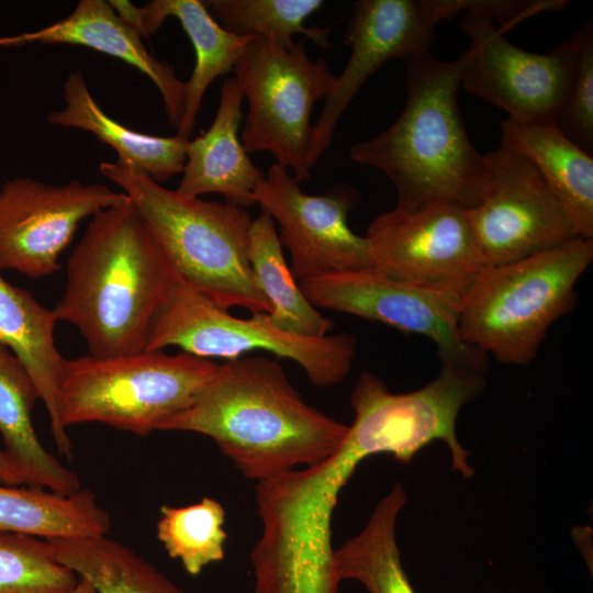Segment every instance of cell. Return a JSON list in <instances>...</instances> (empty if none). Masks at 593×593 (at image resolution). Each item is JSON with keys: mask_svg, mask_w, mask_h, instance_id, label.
Masks as SVG:
<instances>
[{"mask_svg": "<svg viewBox=\"0 0 593 593\" xmlns=\"http://www.w3.org/2000/svg\"><path fill=\"white\" fill-rule=\"evenodd\" d=\"M348 427L309 405L276 359L240 357L220 365L192 404L157 430L210 437L258 482L326 459Z\"/></svg>", "mask_w": 593, "mask_h": 593, "instance_id": "1", "label": "cell"}, {"mask_svg": "<svg viewBox=\"0 0 593 593\" xmlns=\"http://www.w3.org/2000/svg\"><path fill=\"white\" fill-rule=\"evenodd\" d=\"M468 57L465 52L443 61L427 52L405 58L406 102L401 114L381 134L349 149L354 161L390 179L398 209L446 203L470 210L488 192L485 156L470 142L458 107Z\"/></svg>", "mask_w": 593, "mask_h": 593, "instance_id": "2", "label": "cell"}, {"mask_svg": "<svg viewBox=\"0 0 593 593\" xmlns=\"http://www.w3.org/2000/svg\"><path fill=\"white\" fill-rule=\"evenodd\" d=\"M178 273L127 200L89 221L66 267L54 312L86 340L88 355L145 351L153 320Z\"/></svg>", "mask_w": 593, "mask_h": 593, "instance_id": "3", "label": "cell"}, {"mask_svg": "<svg viewBox=\"0 0 593 593\" xmlns=\"http://www.w3.org/2000/svg\"><path fill=\"white\" fill-rule=\"evenodd\" d=\"M99 168L133 202L183 281L224 310L271 313L249 264L245 208L181 195L116 161Z\"/></svg>", "mask_w": 593, "mask_h": 593, "instance_id": "4", "label": "cell"}, {"mask_svg": "<svg viewBox=\"0 0 593 593\" xmlns=\"http://www.w3.org/2000/svg\"><path fill=\"white\" fill-rule=\"evenodd\" d=\"M593 259V240L575 237L529 257L485 266L461 295L458 333L506 365L527 366L549 327L575 303V284Z\"/></svg>", "mask_w": 593, "mask_h": 593, "instance_id": "5", "label": "cell"}, {"mask_svg": "<svg viewBox=\"0 0 593 593\" xmlns=\"http://www.w3.org/2000/svg\"><path fill=\"white\" fill-rule=\"evenodd\" d=\"M219 363L181 353L142 351L66 359L60 383L63 425L101 423L138 436L189 407Z\"/></svg>", "mask_w": 593, "mask_h": 593, "instance_id": "6", "label": "cell"}, {"mask_svg": "<svg viewBox=\"0 0 593 593\" xmlns=\"http://www.w3.org/2000/svg\"><path fill=\"white\" fill-rule=\"evenodd\" d=\"M169 346L205 359L227 360L266 350L296 362L317 388L340 383L356 355V339L348 333L298 336L279 331L266 313L248 318L233 316L179 275L153 320L145 351Z\"/></svg>", "mask_w": 593, "mask_h": 593, "instance_id": "7", "label": "cell"}, {"mask_svg": "<svg viewBox=\"0 0 593 593\" xmlns=\"http://www.w3.org/2000/svg\"><path fill=\"white\" fill-rule=\"evenodd\" d=\"M304 44L301 40L286 49L251 37L234 67V77L248 101L240 135L244 149L247 154L270 152L298 182L310 178L312 109L336 81L324 59L309 58Z\"/></svg>", "mask_w": 593, "mask_h": 593, "instance_id": "8", "label": "cell"}, {"mask_svg": "<svg viewBox=\"0 0 593 593\" xmlns=\"http://www.w3.org/2000/svg\"><path fill=\"white\" fill-rule=\"evenodd\" d=\"M478 10L465 12L462 31L471 44L461 86L504 110L519 123H553L563 109L575 68L571 40L547 54L513 45L495 20Z\"/></svg>", "mask_w": 593, "mask_h": 593, "instance_id": "9", "label": "cell"}, {"mask_svg": "<svg viewBox=\"0 0 593 593\" xmlns=\"http://www.w3.org/2000/svg\"><path fill=\"white\" fill-rule=\"evenodd\" d=\"M475 0H359L348 21L349 59L313 125L307 165L331 146L335 127L365 82L391 59L430 52L436 25L472 10Z\"/></svg>", "mask_w": 593, "mask_h": 593, "instance_id": "10", "label": "cell"}, {"mask_svg": "<svg viewBox=\"0 0 593 593\" xmlns=\"http://www.w3.org/2000/svg\"><path fill=\"white\" fill-rule=\"evenodd\" d=\"M372 269L388 277L462 295L486 266L467 210L446 203L394 208L367 228Z\"/></svg>", "mask_w": 593, "mask_h": 593, "instance_id": "11", "label": "cell"}, {"mask_svg": "<svg viewBox=\"0 0 593 593\" xmlns=\"http://www.w3.org/2000/svg\"><path fill=\"white\" fill-rule=\"evenodd\" d=\"M127 195L104 183L52 184L15 177L0 187V270L43 278L61 268L60 254L79 224Z\"/></svg>", "mask_w": 593, "mask_h": 593, "instance_id": "12", "label": "cell"}, {"mask_svg": "<svg viewBox=\"0 0 593 593\" xmlns=\"http://www.w3.org/2000/svg\"><path fill=\"white\" fill-rule=\"evenodd\" d=\"M484 156L490 186L467 216L486 266L519 260L579 237L526 158L502 145Z\"/></svg>", "mask_w": 593, "mask_h": 593, "instance_id": "13", "label": "cell"}, {"mask_svg": "<svg viewBox=\"0 0 593 593\" xmlns=\"http://www.w3.org/2000/svg\"><path fill=\"white\" fill-rule=\"evenodd\" d=\"M315 307L334 310L434 342L440 360L486 357L458 333L461 295L421 287L373 269L333 272L299 282Z\"/></svg>", "mask_w": 593, "mask_h": 593, "instance_id": "14", "label": "cell"}, {"mask_svg": "<svg viewBox=\"0 0 593 593\" xmlns=\"http://www.w3.org/2000/svg\"><path fill=\"white\" fill-rule=\"evenodd\" d=\"M254 199L278 223V236L289 249L290 269L298 282L372 269L366 237L354 233L347 222L355 200L351 190L306 194L293 175L276 163L257 184Z\"/></svg>", "mask_w": 593, "mask_h": 593, "instance_id": "15", "label": "cell"}, {"mask_svg": "<svg viewBox=\"0 0 593 593\" xmlns=\"http://www.w3.org/2000/svg\"><path fill=\"white\" fill-rule=\"evenodd\" d=\"M142 36L126 24L105 0H80L72 12L36 31L0 35V47L30 44H70L92 48L135 67L158 89L169 123L179 127L186 108L187 85L175 68L154 57Z\"/></svg>", "mask_w": 593, "mask_h": 593, "instance_id": "16", "label": "cell"}, {"mask_svg": "<svg viewBox=\"0 0 593 593\" xmlns=\"http://www.w3.org/2000/svg\"><path fill=\"white\" fill-rule=\"evenodd\" d=\"M109 3L142 37L156 33L165 20L172 16L190 38L195 64L186 81V108L177 128L178 135L189 138L208 87L216 77L234 71L251 37L237 36L223 29L200 0H153L144 7L122 0H110Z\"/></svg>", "mask_w": 593, "mask_h": 593, "instance_id": "17", "label": "cell"}, {"mask_svg": "<svg viewBox=\"0 0 593 593\" xmlns=\"http://www.w3.org/2000/svg\"><path fill=\"white\" fill-rule=\"evenodd\" d=\"M244 96L234 76L221 89L220 103L211 126L187 146L182 178L176 191L199 198L220 193L232 205L256 204L254 192L265 174L250 160L237 132Z\"/></svg>", "mask_w": 593, "mask_h": 593, "instance_id": "18", "label": "cell"}, {"mask_svg": "<svg viewBox=\"0 0 593 593\" xmlns=\"http://www.w3.org/2000/svg\"><path fill=\"white\" fill-rule=\"evenodd\" d=\"M58 322L54 310L43 306L25 289L7 281L0 272V343L24 365L44 403L57 449L72 457V444L59 412L65 358L55 344Z\"/></svg>", "mask_w": 593, "mask_h": 593, "instance_id": "19", "label": "cell"}, {"mask_svg": "<svg viewBox=\"0 0 593 593\" xmlns=\"http://www.w3.org/2000/svg\"><path fill=\"white\" fill-rule=\"evenodd\" d=\"M501 145L526 158L559 201L579 237H593V157L553 123H500Z\"/></svg>", "mask_w": 593, "mask_h": 593, "instance_id": "20", "label": "cell"}, {"mask_svg": "<svg viewBox=\"0 0 593 593\" xmlns=\"http://www.w3.org/2000/svg\"><path fill=\"white\" fill-rule=\"evenodd\" d=\"M63 99L64 107L47 115L49 124L93 134L114 149L118 164L142 171L158 183L182 172L189 138L148 135L119 123L98 104L79 70L64 82Z\"/></svg>", "mask_w": 593, "mask_h": 593, "instance_id": "21", "label": "cell"}, {"mask_svg": "<svg viewBox=\"0 0 593 593\" xmlns=\"http://www.w3.org/2000/svg\"><path fill=\"white\" fill-rule=\"evenodd\" d=\"M40 399L24 365L0 343V435L3 450L21 472L24 484L70 495L78 492V475L48 452L32 419Z\"/></svg>", "mask_w": 593, "mask_h": 593, "instance_id": "22", "label": "cell"}, {"mask_svg": "<svg viewBox=\"0 0 593 593\" xmlns=\"http://www.w3.org/2000/svg\"><path fill=\"white\" fill-rule=\"evenodd\" d=\"M109 513L88 489L64 495L38 488L0 485V532L44 539L107 535Z\"/></svg>", "mask_w": 593, "mask_h": 593, "instance_id": "23", "label": "cell"}, {"mask_svg": "<svg viewBox=\"0 0 593 593\" xmlns=\"http://www.w3.org/2000/svg\"><path fill=\"white\" fill-rule=\"evenodd\" d=\"M275 221L266 212L251 220L248 259L255 280L271 305L267 314L279 331L298 336L322 337L333 328L307 300L288 266Z\"/></svg>", "mask_w": 593, "mask_h": 593, "instance_id": "24", "label": "cell"}, {"mask_svg": "<svg viewBox=\"0 0 593 593\" xmlns=\"http://www.w3.org/2000/svg\"><path fill=\"white\" fill-rule=\"evenodd\" d=\"M406 499L396 482L378 502L362 530L335 548L340 580H356L368 593H415L402 566L395 535L398 515Z\"/></svg>", "mask_w": 593, "mask_h": 593, "instance_id": "25", "label": "cell"}, {"mask_svg": "<svg viewBox=\"0 0 593 593\" xmlns=\"http://www.w3.org/2000/svg\"><path fill=\"white\" fill-rule=\"evenodd\" d=\"M46 540L56 560L88 580L96 593H184L154 564L107 535Z\"/></svg>", "mask_w": 593, "mask_h": 593, "instance_id": "26", "label": "cell"}, {"mask_svg": "<svg viewBox=\"0 0 593 593\" xmlns=\"http://www.w3.org/2000/svg\"><path fill=\"white\" fill-rule=\"evenodd\" d=\"M205 4L221 26L237 36L260 37L291 49L293 35L302 34L323 49L333 46L332 27L304 25L324 4L322 0H212Z\"/></svg>", "mask_w": 593, "mask_h": 593, "instance_id": "27", "label": "cell"}, {"mask_svg": "<svg viewBox=\"0 0 593 593\" xmlns=\"http://www.w3.org/2000/svg\"><path fill=\"white\" fill-rule=\"evenodd\" d=\"M224 522L225 510L212 497L179 507L164 504L156 536L170 558L178 559L189 574L198 575L224 559Z\"/></svg>", "mask_w": 593, "mask_h": 593, "instance_id": "28", "label": "cell"}, {"mask_svg": "<svg viewBox=\"0 0 593 593\" xmlns=\"http://www.w3.org/2000/svg\"><path fill=\"white\" fill-rule=\"evenodd\" d=\"M78 580L46 539L0 532V593H65Z\"/></svg>", "mask_w": 593, "mask_h": 593, "instance_id": "29", "label": "cell"}, {"mask_svg": "<svg viewBox=\"0 0 593 593\" xmlns=\"http://www.w3.org/2000/svg\"><path fill=\"white\" fill-rule=\"evenodd\" d=\"M575 68L557 126L585 152L593 150V22L588 21L570 38Z\"/></svg>", "mask_w": 593, "mask_h": 593, "instance_id": "30", "label": "cell"}, {"mask_svg": "<svg viewBox=\"0 0 593 593\" xmlns=\"http://www.w3.org/2000/svg\"><path fill=\"white\" fill-rule=\"evenodd\" d=\"M0 482L5 485L23 484L24 480L14 465L9 458L3 448L0 447Z\"/></svg>", "mask_w": 593, "mask_h": 593, "instance_id": "31", "label": "cell"}, {"mask_svg": "<svg viewBox=\"0 0 593 593\" xmlns=\"http://www.w3.org/2000/svg\"><path fill=\"white\" fill-rule=\"evenodd\" d=\"M65 593H96V591L88 580L79 578L77 584Z\"/></svg>", "mask_w": 593, "mask_h": 593, "instance_id": "32", "label": "cell"}]
</instances>
